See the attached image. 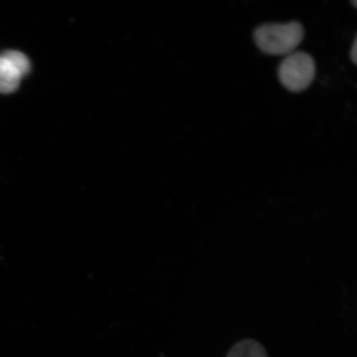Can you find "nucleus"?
Here are the masks:
<instances>
[{
    "label": "nucleus",
    "instance_id": "423d86ee",
    "mask_svg": "<svg viewBox=\"0 0 357 357\" xmlns=\"http://www.w3.org/2000/svg\"><path fill=\"white\" fill-rule=\"evenodd\" d=\"M351 3L354 4L355 7H356V1H354V2H351Z\"/></svg>",
    "mask_w": 357,
    "mask_h": 357
},
{
    "label": "nucleus",
    "instance_id": "f257e3e1",
    "mask_svg": "<svg viewBox=\"0 0 357 357\" xmlns=\"http://www.w3.org/2000/svg\"><path fill=\"white\" fill-rule=\"evenodd\" d=\"M305 36L300 22L266 24L254 31L253 38L260 50L268 55L287 56L296 51Z\"/></svg>",
    "mask_w": 357,
    "mask_h": 357
},
{
    "label": "nucleus",
    "instance_id": "20e7f679",
    "mask_svg": "<svg viewBox=\"0 0 357 357\" xmlns=\"http://www.w3.org/2000/svg\"><path fill=\"white\" fill-rule=\"evenodd\" d=\"M227 357H268L264 347L256 340L245 339L231 348Z\"/></svg>",
    "mask_w": 357,
    "mask_h": 357
},
{
    "label": "nucleus",
    "instance_id": "f03ea898",
    "mask_svg": "<svg viewBox=\"0 0 357 357\" xmlns=\"http://www.w3.org/2000/svg\"><path fill=\"white\" fill-rule=\"evenodd\" d=\"M316 75V65L306 52H294L281 62L278 75L281 84L288 91L298 93L310 86Z\"/></svg>",
    "mask_w": 357,
    "mask_h": 357
},
{
    "label": "nucleus",
    "instance_id": "7ed1b4c3",
    "mask_svg": "<svg viewBox=\"0 0 357 357\" xmlns=\"http://www.w3.org/2000/svg\"><path fill=\"white\" fill-rule=\"evenodd\" d=\"M25 75L20 61L12 51L0 54V93L7 95L15 92Z\"/></svg>",
    "mask_w": 357,
    "mask_h": 357
},
{
    "label": "nucleus",
    "instance_id": "39448f33",
    "mask_svg": "<svg viewBox=\"0 0 357 357\" xmlns=\"http://www.w3.org/2000/svg\"><path fill=\"white\" fill-rule=\"evenodd\" d=\"M356 57H357V41L356 39L355 42L354 43V46H352V48L351 50V61H354L355 64H356Z\"/></svg>",
    "mask_w": 357,
    "mask_h": 357
}]
</instances>
